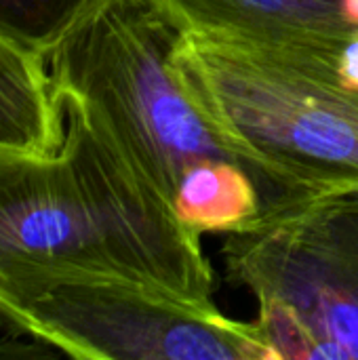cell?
<instances>
[{
  "instance_id": "7",
  "label": "cell",
  "mask_w": 358,
  "mask_h": 360,
  "mask_svg": "<svg viewBox=\"0 0 358 360\" xmlns=\"http://www.w3.org/2000/svg\"><path fill=\"white\" fill-rule=\"evenodd\" d=\"M63 133V108L46 59L0 36V152L49 154Z\"/></svg>"
},
{
  "instance_id": "8",
  "label": "cell",
  "mask_w": 358,
  "mask_h": 360,
  "mask_svg": "<svg viewBox=\"0 0 358 360\" xmlns=\"http://www.w3.org/2000/svg\"><path fill=\"white\" fill-rule=\"evenodd\" d=\"M262 205L255 179L236 162L217 158L192 165L173 196L175 215L200 236L243 228Z\"/></svg>"
},
{
  "instance_id": "2",
  "label": "cell",
  "mask_w": 358,
  "mask_h": 360,
  "mask_svg": "<svg viewBox=\"0 0 358 360\" xmlns=\"http://www.w3.org/2000/svg\"><path fill=\"white\" fill-rule=\"evenodd\" d=\"M179 34L156 0H95L46 55L55 91L74 99L171 207L181 175L213 158L243 167L264 202L283 196L272 169L236 143L184 86L175 68Z\"/></svg>"
},
{
  "instance_id": "5",
  "label": "cell",
  "mask_w": 358,
  "mask_h": 360,
  "mask_svg": "<svg viewBox=\"0 0 358 360\" xmlns=\"http://www.w3.org/2000/svg\"><path fill=\"white\" fill-rule=\"evenodd\" d=\"M0 325L89 360H276L257 323L106 278H42L0 302Z\"/></svg>"
},
{
  "instance_id": "3",
  "label": "cell",
  "mask_w": 358,
  "mask_h": 360,
  "mask_svg": "<svg viewBox=\"0 0 358 360\" xmlns=\"http://www.w3.org/2000/svg\"><path fill=\"white\" fill-rule=\"evenodd\" d=\"M177 74L192 99L276 175L283 196L358 186V91L312 55L181 32Z\"/></svg>"
},
{
  "instance_id": "9",
  "label": "cell",
  "mask_w": 358,
  "mask_h": 360,
  "mask_svg": "<svg viewBox=\"0 0 358 360\" xmlns=\"http://www.w3.org/2000/svg\"><path fill=\"white\" fill-rule=\"evenodd\" d=\"M95 0H0V36L46 59Z\"/></svg>"
},
{
  "instance_id": "4",
  "label": "cell",
  "mask_w": 358,
  "mask_h": 360,
  "mask_svg": "<svg viewBox=\"0 0 358 360\" xmlns=\"http://www.w3.org/2000/svg\"><path fill=\"white\" fill-rule=\"evenodd\" d=\"M222 257L274 359L358 360V186L264 202Z\"/></svg>"
},
{
  "instance_id": "1",
  "label": "cell",
  "mask_w": 358,
  "mask_h": 360,
  "mask_svg": "<svg viewBox=\"0 0 358 360\" xmlns=\"http://www.w3.org/2000/svg\"><path fill=\"white\" fill-rule=\"evenodd\" d=\"M57 93V91H55ZM55 152H0V302L42 278H106L213 306V268L190 230L59 95Z\"/></svg>"
},
{
  "instance_id": "10",
  "label": "cell",
  "mask_w": 358,
  "mask_h": 360,
  "mask_svg": "<svg viewBox=\"0 0 358 360\" xmlns=\"http://www.w3.org/2000/svg\"><path fill=\"white\" fill-rule=\"evenodd\" d=\"M338 78L344 86L358 91V34L342 49L338 59Z\"/></svg>"
},
{
  "instance_id": "11",
  "label": "cell",
  "mask_w": 358,
  "mask_h": 360,
  "mask_svg": "<svg viewBox=\"0 0 358 360\" xmlns=\"http://www.w3.org/2000/svg\"><path fill=\"white\" fill-rule=\"evenodd\" d=\"M344 19L358 27V0H344Z\"/></svg>"
},
{
  "instance_id": "6",
  "label": "cell",
  "mask_w": 358,
  "mask_h": 360,
  "mask_svg": "<svg viewBox=\"0 0 358 360\" xmlns=\"http://www.w3.org/2000/svg\"><path fill=\"white\" fill-rule=\"evenodd\" d=\"M181 32L314 53L338 72L342 49L358 34L344 0H156Z\"/></svg>"
}]
</instances>
